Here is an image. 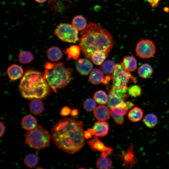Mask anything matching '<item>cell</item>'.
Returning a JSON list of instances; mask_svg holds the SVG:
<instances>
[{"label":"cell","mask_w":169,"mask_h":169,"mask_svg":"<svg viewBox=\"0 0 169 169\" xmlns=\"http://www.w3.org/2000/svg\"><path fill=\"white\" fill-rule=\"evenodd\" d=\"M84 124L75 119L66 118L53 126L51 136L56 146L69 154L79 151L85 144Z\"/></svg>","instance_id":"1"},{"label":"cell","mask_w":169,"mask_h":169,"mask_svg":"<svg viewBox=\"0 0 169 169\" xmlns=\"http://www.w3.org/2000/svg\"><path fill=\"white\" fill-rule=\"evenodd\" d=\"M114 42L110 33L101 26L94 23L88 24L81 33L79 46L86 58L89 60L96 51L108 54Z\"/></svg>","instance_id":"2"},{"label":"cell","mask_w":169,"mask_h":169,"mask_svg":"<svg viewBox=\"0 0 169 169\" xmlns=\"http://www.w3.org/2000/svg\"><path fill=\"white\" fill-rule=\"evenodd\" d=\"M49 85L40 72L30 70L27 71L19 86L22 96L28 99H41L49 92Z\"/></svg>","instance_id":"3"},{"label":"cell","mask_w":169,"mask_h":169,"mask_svg":"<svg viewBox=\"0 0 169 169\" xmlns=\"http://www.w3.org/2000/svg\"><path fill=\"white\" fill-rule=\"evenodd\" d=\"M44 66L45 69L43 75L49 86L56 92L59 89L68 85L72 79L70 69L61 62L52 63L46 62Z\"/></svg>","instance_id":"4"},{"label":"cell","mask_w":169,"mask_h":169,"mask_svg":"<svg viewBox=\"0 0 169 169\" xmlns=\"http://www.w3.org/2000/svg\"><path fill=\"white\" fill-rule=\"evenodd\" d=\"M51 135L41 126L27 132L25 135V143L37 151L49 146Z\"/></svg>","instance_id":"5"},{"label":"cell","mask_w":169,"mask_h":169,"mask_svg":"<svg viewBox=\"0 0 169 169\" xmlns=\"http://www.w3.org/2000/svg\"><path fill=\"white\" fill-rule=\"evenodd\" d=\"M112 87L117 89L125 88L127 87L128 83L136 82V81L135 78L125 69L121 63L116 65L112 73Z\"/></svg>","instance_id":"6"},{"label":"cell","mask_w":169,"mask_h":169,"mask_svg":"<svg viewBox=\"0 0 169 169\" xmlns=\"http://www.w3.org/2000/svg\"><path fill=\"white\" fill-rule=\"evenodd\" d=\"M54 34L66 42L75 43L79 39L78 30L69 23H60L54 30Z\"/></svg>","instance_id":"7"},{"label":"cell","mask_w":169,"mask_h":169,"mask_svg":"<svg viewBox=\"0 0 169 169\" xmlns=\"http://www.w3.org/2000/svg\"><path fill=\"white\" fill-rule=\"evenodd\" d=\"M136 52L137 55L141 58H150L155 53V46L151 40L142 39L137 43L136 47Z\"/></svg>","instance_id":"8"},{"label":"cell","mask_w":169,"mask_h":169,"mask_svg":"<svg viewBox=\"0 0 169 169\" xmlns=\"http://www.w3.org/2000/svg\"><path fill=\"white\" fill-rule=\"evenodd\" d=\"M129 108L124 101L115 107L110 108V114L115 122L121 125L124 121V116L128 112Z\"/></svg>","instance_id":"9"},{"label":"cell","mask_w":169,"mask_h":169,"mask_svg":"<svg viewBox=\"0 0 169 169\" xmlns=\"http://www.w3.org/2000/svg\"><path fill=\"white\" fill-rule=\"evenodd\" d=\"M119 156L122 159L125 167L131 168L134 165L138 166V160L136 158L134 152V146L131 144L125 153Z\"/></svg>","instance_id":"10"},{"label":"cell","mask_w":169,"mask_h":169,"mask_svg":"<svg viewBox=\"0 0 169 169\" xmlns=\"http://www.w3.org/2000/svg\"><path fill=\"white\" fill-rule=\"evenodd\" d=\"M88 142L90 148L93 150H97L102 152L101 154L105 156H107L109 154L112 153V149L105 146L96 136H95L93 139L90 140Z\"/></svg>","instance_id":"11"},{"label":"cell","mask_w":169,"mask_h":169,"mask_svg":"<svg viewBox=\"0 0 169 169\" xmlns=\"http://www.w3.org/2000/svg\"><path fill=\"white\" fill-rule=\"evenodd\" d=\"M78 71L83 75H87L92 70L93 65L88 59H80L77 61L75 64Z\"/></svg>","instance_id":"12"},{"label":"cell","mask_w":169,"mask_h":169,"mask_svg":"<svg viewBox=\"0 0 169 169\" xmlns=\"http://www.w3.org/2000/svg\"><path fill=\"white\" fill-rule=\"evenodd\" d=\"M93 135L97 136L103 137L106 135L108 132L109 125L105 121H98L96 122L92 129H91Z\"/></svg>","instance_id":"13"},{"label":"cell","mask_w":169,"mask_h":169,"mask_svg":"<svg viewBox=\"0 0 169 169\" xmlns=\"http://www.w3.org/2000/svg\"><path fill=\"white\" fill-rule=\"evenodd\" d=\"M95 117L100 121H105L110 118L111 115L110 110L106 106L99 105L94 110Z\"/></svg>","instance_id":"14"},{"label":"cell","mask_w":169,"mask_h":169,"mask_svg":"<svg viewBox=\"0 0 169 169\" xmlns=\"http://www.w3.org/2000/svg\"><path fill=\"white\" fill-rule=\"evenodd\" d=\"M7 73L9 79L12 80L14 81L22 77L23 71L21 66L17 64H14L8 67Z\"/></svg>","instance_id":"15"},{"label":"cell","mask_w":169,"mask_h":169,"mask_svg":"<svg viewBox=\"0 0 169 169\" xmlns=\"http://www.w3.org/2000/svg\"><path fill=\"white\" fill-rule=\"evenodd\" d=\"M37 121L35 117L31 115L24 116L21 120V125L25 130L30 131L37 127Z\"/></svg>","instance_id":"16"},{"label":"cell","mask_w":169,"mask_h":169,"mask_svg":"<svg viewBox=\"0 0 169 169\" xmlns=\"http://www.w3.org/2000/svg\"><path fill=\"white\" fill-rule=\"evenodd\" d=\"M121 64L125 69L129 72L134 71L137 68V60L132 55L125 57Z\"/></svg>","instance_id":"17"},{"label":"cell","mask_w":169,"mask_h":169,"mask_svg":"<svg viewBox=\"0 0 169 169\" xmlns=\"http://www.w3.org/2000/svg\"><path fill=\"white\" fill-rule=\"evenodd\" d=\"M47 55L50 61L56 62L60 60L62 57V53L61 49L57 46L49 48L47 52Z\"/></svg>","instance_id":"18"},{"label":"cell","mask_w":169,"mask_h":169,"mask_svg":"<svg viewBox=\"0 0 169 169\" xmlns=\"http://www.w3.org/2000/svg\"><path fill=\"white\" fill-rule=\"evenodd\" d=\"M104 77L103 73L101 70L94 69L91 72L89 79L92 84L97 85L102 83Z\"/></svg>","instance_id":"19"},{"label":"cell","mask_w":169,"mask_h":169,"mask_svg":"<svg viewBox=\"0 0 169 169\" xmlns=\"http://www.w3.org/2000/svg\"><path fill=\"white\" fill-rule=\"evenodd\" d=\"M29 108L31 113L36 115L41 114L44 110L43 103L39 99H34L31 101Z\"/></svg>","instance_id":"20"},{"label":"cell","mask_w":169,"mask_h":169,"mask_svg":"<svg viewBox=\"0 0 169 169\" xmlns=\"http://www.w3.org/2000/svg\"><path fill=\"white\" fill-rule=\"evenodd\" d=\"M142 110L138 107H135L131 109L128 113V117L129 120L133 122L140 121L143 116Z\"/></svg>","instance_id":"21"},{"label":"cell","mask_w":169,"mask_h":169,"mask_svg":"<svg viewBox=\"0 0 169 169\" xmlns=\"http://www.w3.org/2000/svg\"><path fill=\"white\" fill-rule=\"evenodd\" d=\"M72 25L79 31L83 30L87 25L86 19L80 15H77L74 17L72 20Z\"/></svg>","instance_id":"22"},{"label":"cell","mask_w":169,"mask_h":169,"mask_svg":"<svg viewBox=\"0 0 169 169\" xmlns=\"http://www.w3.org/2000/svg\"><path fill=\"white\" fill-rule=\"evenodd\" d=\"M80 48L79 46L73 45L67 48L64 53L67 55V60L72 59H77L80 54Z\"/></svg>","instance_id":"23"},{"label":"cell","mask_w":169,"mask_h":169,"mask_svg":"<svg viewBox=\"0 0 169 169\" xmlns=\"http://www.w3.org/2000/svg\"><path fill=\"white\" fill-rule=\"evenodd\" d=\"M138 72L141 77L143 79H147L151 75L153 69L150 65L146 63L142 64L139 68Z\"/></svg>","instance_id":"24"},{"label":"cell","mask_w":169,"mask_h":169,"mask_svg":"<svg viewBox=\"0 0 169 169\" xmlns=\"http://www.w3.org/2000/svg\"><path fill=\"white\" fill-rule=\"evenodd\" d=\"M112 161L109 158L102 154L100 156L96 163L97 168L101 169H109L111 168Z\"/></svg>","instance_id":"25"},{"label":"cell","mask_w":169,"mask_h":169,"mask_svg":"<svg viewBox=\"0 0 169 169\" xmlns=\"http://www.w3.org/2000/svg\"><path fill=\"white\" fill-rule=\"evenodd\" d=\"M108 54L102 51H96L92 54L91 59L94 64L97 65H101L108 56Z\"/></svg>","instance_id":"26"},{"label":"cell","mask_w":169,"mask_h":169,"mask_svg":"<svg viewBox=\"0 0 169 169\" xmlns=\"http://www.w3.org/2000/svg\"><path fill=\"white\" fill-rule=\"evenodd\" d=\"M23 162L25 165L29 168H33L38 162V156L34 154H29L25 157Z\"/></svg>","instance_id":"27"},{"label":"cell","mask_w":169,"mask_h":169,"mask_svg":"<svg viewBox=\"0 0 169 169\" xmlns=\"http://www.w3.org/2000/svg\"><path fill=\"white\" fill-rule=\"evenodd\" d=\"M143 121L146 126L149 128H152L154 127L157 125L158 118L154 114H148L144 117Z\"/></svg>","instance_id":"28"},{"label":"cell","mask_w":169,"mask_h":169,"mask_svg":"<svg viewBox=\"0 0 169 169\" xmlns=\"http://www.w3.org/2000/svg\"><path fill=\"white\" fill-rule=\"evenodd\" d=\"M124 100L120 98L112 91L110 90L107 101V105L110 108L116 106L124 101Z\"/></svg>","instance_id":"29"},{"label":"cell","mask_w":169,"mask_h":169,"mask_svg":"<svg viewBox=\"0 0 169 169\" xmlns=\"http://www.w3.org/2000/svg\"><path fill=\"white\" fill-rule=\"evenodd\" d=\"M33 54L28 51H23L19 54L18 59L21 64H24L30 63L33 59Z\"/></svg>","instance_id":"30"},{"label":"cell","mask_w":169,"mask_h":169,"mask_svg":"<svg viewBox=\"0 0 169 169\" xmlns=\"http://www.w3.org/2000/svg\"><path fill=\"white\" fill-rule=\"evenodd\" d=\"M115 66L116 65L113 61L108 59L102 64L100 68L104 73L110 74L113 72Z\"/></svg>","instance_id":"31"},{"label":"cell","mask_w":169,"mask_h":169,"mask_svg":"<svg viewBox=\"0 0 169 169\" xmlns=\"http://www.w3.org/2000/svg\"><path fill=\"white\" fill-rule=\"evenodd\" d=\"M94 98L96 102L99 104L105 105L107 103L108 96L103 90H99L96 91L94 94Z\"/></svg>","instance_id":"32"},{"label":"cell","mask_w":169,"mask_h":169,"mask_svg":"<svg viewBox=\"0 0 169 169\" xmlns=\"http://www.w3.org/2000/svg\"><path fill=\"white\" fill-rule=\"evenodd\" d=\"M128 89L127 87L123 88L117 89L112 87L110 90L112 91L116 95L124 100L128 96L127 93V92H128Z\"/></svg>","instance_id":"33"},{"label":"cell","mask_w":169,"mask_h":169,"mask_svg":"<svg viewBox=\"0 0 169 169\" xmlns=\"http://www.w3.org/2000/svg\"><path fill=\"white\" fill-rule=\"evenodd\" d=\"M128 93L131 96L134 97H139L142 94L141 89L139 85H133L128 88Z\"/></svg>","instance_id":"34"},{"label":"cell","mask_w":169,"mask_h":169,"mask_svg":"<svg viewBox=\"0 0 169 169\" xmlns=\"http://www.w3.org/2000/svg\"><path fill=\"white\" fill-rule=\"evenodd\" d=\"M94 100L92 98L85 100L83 104L84 109L88 111H91L94 110L96 105V101Z\"/></svg>","instance_id":"35"},{"label":"cell","mask_w":169,"mask_h":169,"mask_svg":"<svg viewBox=\"0 0 169 169\" xmlns=\"http://www.w3.org/2000/svg\"><path fill=\"white\" fill-rule=\"evenodd\" d=\"M71 110L68 106H64L61 110L60 114L63 116H66L71 113Z\"/></svg>","instance_id":"36"},{"label":"cell","mask_w":169,"mask_h":169,"mask_svg":"<svg viewBox=\"0 0 169 169\" xmlns=\"http://www.w3.org/2000/svg\"><path fill=\"white\" fill-rule=\"evenodd\" d=\"M111 79L112 76L109 74L105 76L102 84L104 85H107L109 84Z\"/></svg>","instance_id":"37"},{"label":"cell","mask_w":169,"mask_h":169,"mask_svg":"<svg viewBox=\"0 0 169 169\" xmlns=\"http://www.w3.org/2000/svg\"><path fill=\"white\" fill-rule=\"evenodd\" d=\"M152 8L156 6L161 0H147Z\"/></svg>","instance_id":"38"},{"label":"cell","mask_w":169,"mask_h":169,"mask_svg":"<svg viewBox=\"0 0 169 169\" xmlns=\"http://www.w3.org/2000/svg\"><path fill=\"white\" fill-rule=\"evenodd\" d=\"M84 135L86 139L91 138L93 135L91 129L85 131Z\"/></svg>","instance_id":"39"},{"label":"cell","mask_w":169,"mask_h":169,"mask_svg":"<svg viewBox=\"0 0 169 169\" xmlns=\"http://www.w3.org/2000/svg\"><path fill=\"white\" fill-rule=\"evenodd\" d=\"M5 130V127L3 123L0 122V137H2L4 134Z\"/></svg>","instance_id":"40"},{"label":"cell","mask_w":169,"mask_h":169,"mask_svg":"<svg viewBox=\"0 0 169 169\" xmlns=\"http://www.w3.org/2000/svg\"><path fill=\"white\" fill-rule=\"evenodd\" d=\"M59 0H49V4L50 6L52 5L53 8H54L57 5V1Z\"/></svg>","instance_id":"41"},{"label":"cell","mask_w":169,"mask_h":169,"mask_svg":"<svg viewBox=\"0 0 169 169\" xmlns=\"http://www.w3.org/2000/svg\"><path fill=\"white\" fill-rule=\"evenodd\" d=\"M70 114L72 116H75L77 115L79 113L78 110L76 109H74L71 111Z\"/></svg>","instance_id":"42"},{"label":"cell","mask_w":169,"mask_h":169,"mask_svg":"<svg viewBox=\"0 0 169 169\" xmlns=\"http://www.w3.org/2000/svg\"><path fill=\"white\" fill-rule=\"evenodd\" d=\"M36 2L39 3H42L46 2L47 0H34Z\"/></svg>","instance_id":"43"},{"label":"cell","mask_w":169,"mask_h":169,"mask_svg":"<svg viewBox=\"0 0 169 169\" xmlns=\"http://www.w3.org/2000/svg\"></svg>","instance_id":"44"}]
</instances>
